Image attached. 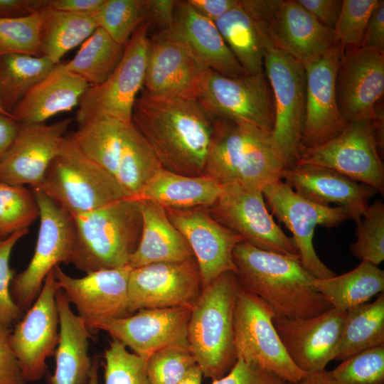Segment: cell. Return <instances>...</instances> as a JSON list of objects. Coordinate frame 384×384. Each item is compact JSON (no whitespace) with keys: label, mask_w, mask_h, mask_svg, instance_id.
<instances>
[{"label":"cell","mask_w":384,"mask_h":384,"mask_svg":"<svg viewBox=\"0 0 384 384\" xmlns=\"http://www.w3.org/2000/svg\"><path fill=\"white\" fill-rule=\"evenodd\" d=\"M104 384H150L146 359L113 338L105 352Z\"/></svg>","instance_id":"45"},{"label":"cell","mask_w":384,"mask_h":384,"mask_svg":"<svg viewBox=\"0 0 384 384\" xmlns=\"http://www.w3.org/2000/svg\"><path fill=\"white\" fill-rule=\"evenodd\" d=\"M203 376L200 367L196 365L178 384H201Z\"/></svg>","instance_id":"59"},{"label":"cell","mask_w":384,"mask_h":384,"mask_svg":"<svg viewBox=\"0 0 384 384\" xmlns=\"http://www.w3.org/2000/svg\"><path fill=\"white\" fill-rule=\"evenodd\" d=\"M4 238H3V237L0 235V240H2V239H4Z\"/></svg>","instance_id":"62"},{"label":"cell","mask_w":384,"mask_h":384,"mask_svg":"<svg viewBox=\"0 0 384 384\" xmlns=\"http://www.w3.org/2000/svg\"><path fill=\"white\" fill-rule=\"evenodd\" d=\"M45 9L26 17L0 18V57L10 54L43 55L41 28Z\"/></svg>","instance_id":"41"},{"label":"cell","mask_w":384,"mask_h":384,"mask_svg":"<svg viewBox=\"0 0 384 384\" xmlns=\"http://www.w3.org/2000/svg\"><path fill=\"white\" fill-rule=\"evenodd\" d=\"M71 118L51 124H20L17 135L0 162V182L38 187L58 154Z\"/></svg>","instance_id":"24"},{"label":"cell","mask_w":384,"mask_h":384,"mask_svg":"<svg viewBox=\"0 0 384 384\" xmlns=\"http://www.w3.org/2000/svg\"><path fill=\"white\" fill-rule=\"evenodd\" d=\"M58 289L53 269L46 276L38 296L11 334L10 343L26 382H36L43 376L46 360L57 346Z\"/></svg>","instance_id":"19"},{"label":"cell","mask_w":384,"mask_h":384,"mask_svg":"<svg viewBox=\"0 0 384 384\" xmlns=\"http://www.w3.org/2000/svg\"><path fill=\"white\" fill-rule=\"evenodd\" d=\"M222 186L217 201L206 208L218 222L260 250L299 258L292 238L269 213L262 188L236 183Z\"/></svg>","instance_id":"14"},{"label":"cell","mask_w":384,"mask_h":384,"mask_svg":"<svg viewBox=\"0 0 384 384\" xmlns=\"http://www.w3.org/2000/svg\"><path fill=\"white\" fill-rule=\"evenodd\" d=\"M213 120L205 174L221 186L236 183L262 189L282 180L285 166L271 133L245 122Z\"/></svg>","instance_id":"4"},{"label":"cell","mask_w":384,"mask_h":384,"mask_svg":"<svg viewBox=\"0 0 384 384\" xmlns=\"http://www.w3.org/2000/svg\"><path fill=\"white\" fill-rule=\"evenodd\" d=\"M298 1L321 24L334 31L343 0H298Z\"/></svg>","instance_id":"52"},{"label":"cell","mask_w":384,"mask_h":384,"mask_svg":"<svg viewBox=\"0 0 384 384\" xmlns=\"http://www.w3.org/2000/svg\"><path fill=\"white\" fill-rule=\"evenodd\" d=\"M28 232V229L18 231L0 240V324L8 326L18 322L23 316L11 295L10 286L16 274L10 268L9 260L16 242Z\"/></svg>","instance_id":"48"},{"label":"cell","mask_w":384,"mask_h":384,"mask_svg":"<svg viewBox=\"0 0 384 384\" xmlns=\"http://www.w3.org/2000/svg\"><path fill=\"white\" fill-rule=\"evenodd\" d=\"M169 219L189 244L203 287L226 272H235L233 252L243 239L218 222L206 208L166 209Z\"/></svg>","instance_id":"21"},{"label":"cell","mask_w":384,"mask_h":384,"mask_svg":"<svg viewBox=\"0 0 384 384\" xmlns=\"http://www.w3.org/2000/svg\"><path fill=\"white\" fill-rule=\"evenodd\" d=\"M235 274L242 289L260 297L277 318H309L330 306L313 288L314 278L299 258L260 250L245 241L233 250Z\"/></svg>","instance_id":"2"},{"label":"cell","mask_w":384,"mask_h":384,"mask_svg":"<svg viewBox=\"0 0 384 384\" xmlns=\"http://www.w3.org/2000/svg\"><path fill=\"white\" fill-rule=\"evenodd\" d=\"M37 188L71 216L131 197L112 174L87 158L70 137H65Z\"/></svg>","instance_id":"6"},{"label":"cell","mask_w":384,"mask_h":384,"mask_svg":"<svg viewBox=\"0 0 384 384\" xmlns=\"http://www.w3.org/2000/svg\"><path fill=\"white\" fill-rule=\"evenodd\" d=\"M59 319L56 366L50 384H89L92 360L88 355L90 331L83 319L73 313L60 289L55 293Z\"/></svg>","instance_id":"29"},{"label":"cell","mask_w":384,"mask_h":384,"mask_svg":"<svg viewBox=\"0 0 384 384\" xmlns=\"http://www.w3.org/2000/svg\"><path fill=\"white\" fill-rule=\"evenodd\" d=\"M346 311L330 308L309 318H277L276 331L292 362L306 374L325 370L331 361Z\"/></svg>","instance_id":"25"},{"label":"cell","mask_w":384,"mask_h":384,"mask_svg":"<svg viewBox=\"0 0 384 384\" xmlns=\"http://www.w3.org/2000/svg\"><path fill=\"white\" fill-rule=\"evenodd\" d=\"M98 358L95 357L92 359V364L90 372L89 384H98Z\"/></svg>","instance_id":"60"},{"label":"cell","mask_w":384,"mask_h":384,"mask_svg":"<svg viewBox=\"0 0 384 384\" xmlns=\"http://www.w3.org/2000/svg\"><path fill=\"white\" fill-rule=\"evenodd\" d=\"M343 50L336 43L323 56L304 64L306 108L303 148L329 141L341 133L348 124L339 111L336 92V74Z\"/></svg>","instance_id":"20"},{"label":"cell","mask_w":384,"mask_h":384,"mask_svg":"<svg viewBox=\"0 0 384 384\" xmlns=\"http://www.w3.org/2000/svg\"><path fill=\"white\" fill-rule=\"evenodd\" d=\"M215 23L245 74L253 75L264 71L266 40L241 0Z\"/></svg>","instance_id":"34"},{"label":"cell","mask_w":384,"mask_h":384,"mask_svg":"<svg viewBox=\"0 0 384 384\" xmlns=\"http://www.w3.org/2000/svg\"><path fill=\"white\" fill-rule=\"evenodd\" d=\"M75 242L70 258L89 273L129 265L142 233V201L128 197L97 210L72 216Z\"/></svg>","instance_id":"3"},{"label":"cell","mask_w":384,"mask_h":384,"mask_svg":"<svg viewBox=\"0 0 384 384\" xmlns=\"http://www.w3.org/2000/svg\"><path fill=\"white\" fill-rule=\"evenodd\" d=\"M267 42L306 64L337 43L333 31L316 21L298 0H241Z\"/></svg>","instance_id":"8"},{"label":"cell","mask_w":384,"mask_h":384,"mask_svg":"<svg viewBox=\"0 0 384 384\" xmlns=\"http://www.w3.org/2000/svg\"><path fill=\"white\" fill-rule=\"evenodd\" d=\"M97 16L99 27L126 46L136 28L146 21V0H105Z\"/></svg>","instance_id":"42"},{"label":"cell","mask_w":384,"mask_h":384,"mask_svg":"<svg viewBox=\"0 0 384 384\" xmlns=\"http://www.w3.org/2000/svg\"><path fill=\"white\" fill-rule=\"evenodd\" d=\"M11 332L9 326L0 324V384H26L10 343Z\"/></svg>","instance_id":"50"},{"label":"cell","mask_w":384,"mask_h":384,"mask_svg":"<svg viewBox=\"0 0 384 384\" xmlns=\"http://www.w3.org/2000/svg\"><path fill=\"white\" fill-rule=\"evenodd\" d=\"M125 46L116 42L105 30L98 27L81 45L63 69L85 80L90 86L105 81L121 60Z\"/></svg>","instance_id":"37"},{"label":"cell","mask_w":384,"mask_h":384,"mask_svg":"<svg viewBox=\"0 0 384 384\" xmlns=\"http://www.w3.org/2000/svg\"><path fill=\"white\" fill-rule=\"evenodd\" d=\"M157 34L185 44L211 70L228 77L245 74L215 23L196 12L186 1H176L171 27Z\"/></svg>","instance_id":"27"},{"label":"cell","mask_w":384,"mask_h":384,"mask_svg":"<svg viewBox=\"0 0 384 384\" xmlns=\"http://www.w3.org/2000/svg\"><path fill=\"white\" fill-rule=\"evenodd\" d=\"M274 374L259 366L237 359L230 370L211 384H284Z\"/></svg>","instance_id":"49"},{"label":"cell","mask_w":384,"mask_h":384,"mask_svg":"<svg viewBox=\"0 0 384 384\" xmlns=\"http://www.w3.org/2000/svg\"><path fill=\"white\" fill-rule=\"evenodd\" d=\"M0 113H1V114H4L11 115V114L6 112L1 107V105H0Z\"/></svg>","instance_id":"61"},{"label":"cell","mask_w":384,"mask_h":384,"mask_svg":"<svg viewBox=\"0 0 384 384\" xmlns=\"http://www.w3.org/2000/svg\"><path fill=\"white\" fill-rule=\"evenodd\" d=\"M176 1L146 0V21L149 29L152 26L156 29V33L167 31L172 26Z\"/></svg>","instance_id":"51"},{"label":"cell","mask_w":384,"mask_h":384,"mask_svg":"<svg viewBox=\"0 0 384 384\" xmlns=\"http://www.w3.org/2000/svg\"><path fill=\"white\" fill-rule=\"evenodd\" d=\"M378 0H343L334 31L336 42L343 49L361 46L365 31Z\"/></svg>","instance_id":"47"},{"label":"cell","mask_w":384,"mask_h":384,"mask_svg":"<svg viewBox=\"0 0 384 384\" xmlns=\"http://www.w3.org/2000/svg\"><path fill=\"white\" fill-rule=\"evenodd\" d=\"M149 23L142 22L125 46L119 64L102 83L90 86L82 96L75 119L78 126L96 116L128 123L137 95L144 86L149 38Z\"/></svg>","instance_id":"11"},{"label":"cell","mask_w":384,"mask_h":384,"mask_svg":"<svg viewBox=\"0 0 384 384\" xmlns=\"http://www.w3.org/2000/svg\"><path fill=\"white\" fill-rule=\"evenodd\" d=\"M132 123L164 169L185 176L206 174L214 120L197 100L137 97Z\"/></svg>","instance_id":"1"},{"label":"cell","mask_w":384,"mask_h":384,"mask_svg":"<svg viewBox=\"0 0 384 384\" xmlns=\"http://www.w3.org/2000/svg\"><path fill=\"white\" fill-rule=\"evenodd\" d=\"M361 46L384 52L383 0H378L370 15Z\"/></svg>","instance_id":"53"},{"label":"cell","mask_w":384,"mask_h":384,"mask_svg":"<svg viewBox=\"0 0 384 384\" xmlns=\"http://www.w3.org/2000/svg\"><path fill=\"white\" fill-rule=\"evenodd\" d=\"M313 288L331 308L341 311L369 302L384 292V271L361 261L353 270L331 278L314 279Z\"/></svg>","instance_id":"32"},{"label":"cell","mask_w":384,"mask_h":384,"mask_svg":"<svg viewBox=\"0 0 384 384\" xmlns=\"http://www.w3.org/2000/svg\"><path fill=\"white\" fill-rule=\"evenodd\" d=\"M336 92L339 111L347 123L373 118L384 93V52L362 46L343 52Z\"/></svg>","instance_id":"22"},{"label":"cell","mask_w":384,"mask_h":384,"mask_svg":"<svg viewBox=\"0 0 384 384\" xmlns=\"http://www.w3.org/2000/svg\"><path fill=\"white\" fill-rule=\"evenodd\" d=\"M132 268L102 269L73 277L58 266L53 268L56 283L78 310L90 332L104 323L132 314L129 309L128 280Z\"/></svg>","instance_id":"16"},{"label":"cell","mask_w":384,"mask_h":384,"mask_svg":"<svg viewBox=\"0 0 384 384\" xmlns=\"http://www.w3.org/2000/svg\"><path fill=\"white\" fill-rule=\"evenodd\" d=\"M97 12L73 13L46 8L41 28L43 55L58 64L65 53L83 43L99 27Z\"/></svg>","instance_id":"35"},{"label":"cell","mask_w":384,"mask_h":384,"mask_svg":"<svg viewBox=\"0 0 384 384\" xmlns=\"http://www.w3.org/2000/svg\"><path fill=\"white\" fill-rule=\"evenodd\" d=\"M33 188L40 210L36 245L28 265L14 275L10 286L13 300L23 312L38 296L50 271L60 263H70L75 242L72 216L40 188Z\"/></svg>","instance_id":"10"},{"label":"cell","mask_w":384,"mask_h":384,"mask_svg":"<svg viewBox=\"0 0 384 384\" xmlns=\"http://www.w3.org/2000/svg\"><path fill=\"white\" fill-rule=\"evenodd\" d=\"M263 69L272 91L274 122L272 141L285 169L296 164L302 149L306 108L304 65L269 44L265 48Z\"/></svg>","instance_id":"7"},{"label":"cell","mask_w":384,"mask_h":384,"mask_svg":"<svg viewBox=\"0 0 384 384\" xmlns=\"http://www.w3.org/2000/svg\"><path fill=\"white\" fill-rule=\"evenodd\" d=\"M284 384H331L325 377L323 370L321 372L308 374L300 382L297 383Z\"/></svg>","instance_id":"58"},{"label":"cell","mask_w":384,"mask_h":384,"mask_svg":"<svg viewBox=\"0 0 384 384\" xmlns=\"http://www.w3.org/2000/svg\"><path fill=\"white\" fill-rule=\"evenodd\" d=\"M384 345V293L346 311L331 361H343L366 350Z\"/></svg>","instance_id":"33"},{"label":"cell","mask_w":384,"mask_h":384,"mask_svg":"<svg viewBox=\"0 0 384 384\" xmlns=\"http://www.w3.org/2000/svg\"><path fill=\"white\" fill-rule=\"evenodd\" d=\"M282 179L297 193L315 203H334L346 209L356 225L366 214L370 198L378 191L370 186L329 168L311 164H295L284 169Z\"/></svg>","instance_id":"26"},{"label":"cell","mask_w":384,"mask_h":384,"mask_svg":"<svg viewBox=\"0 0 384 384\" xmlns=\"http://www.w3.org/2000/svg\"><path fill=\"white\" fill-rule=\"evenodd\" d=\"M39 215L33 192L24 186L0 182V235L3 238L28 230Z\"/></svg>","instance_id":"40"},{"label":"cell","mask_w":384,"mask_h":384,"mask_svg":"<svg viewBox=\"0 0 384 384\" xmlns=\"http://www.w3.org/2000/svg\"><path fill=\"white\" fill-rule=\"evenodd\" d=\"M203 289L194 257L181 262H159L131 270L128 297L132 314L141 309H192Z\"/></svg>","instance_id":"17"},{"label":"cell","mask_w":384,"mask_h":384,"mask_svg":"<svg viewBox=\"0 0 384 384\" xmlns=\"http://www.w3.org/2000/svg\"><path fill=\"white\" fill-rule=\"evenodd\" d=\"M49 0H0V18H17L33 15L47 8Z\"/></svg>","instance_id":"54"},{"label":"cell","mask_w":384,"mask_h":384,"mask_svg":"<svg viewBox=\"0 0 384 384\" xmlns=\"http://www.w3.org/2000/svg\"><path fill=\"white\" fill-rule=\"evenodd\" d=\"M19 126L12 116L0 113V162L14 142Z\"/></svg>","instance_id":"57"},{"label":"cell","mask_w":384,"mask_h":384,"mask_svg":"<svg viewBox=\"0 0 384 384\" xmlns=\"http://www.w3.org/2000/svg\"><path fill=\"white\" fill-rule=\"evenodd\" d=\"M105 0H49L48 8L73 13L97 11Z\"/></svg>","instance_id":"56"},{"label":"cell","mask_w":384,"mask_h":384,"mask_svg":"<svg viewBox=\"0 0 384 384\" xmlns=\"http://www.w3.org/2000/svg\"><path fill=\"white\" fill-rule=\"evenodd\" d=\"M197 100L213 119L245 122L272 133L274 98L264 71L228 77L210 70Z\"/></svg>","instance_id":"15"},{"label":"cell","mask_w":384,"mask_h":384,"mask_svg":"<svg viewBox=\"0 0 384 384\" xmlns=\"http://www.w3.org/2000/svg\"><path fill=\"white\" fill-rule=\"evenodd\" d=\"M323 373L331 384H384V345L361 352Z\"/></svg>","instance_id":"43"},{"label":"cell","mask_w":384,"mask_h":384,"mask_svg":"<svg viewBox=\"0 0 384 384\" xmlns=\"http://www.w3.org/2000/svg\"><path fill=\"white\" fill-rule=\"evenodd\" d=\"M271 307L241 289L233 314V342L237 359L259 366L284 382L297 383L306 375L288 356L276 331Z\"/></svg>","instance_id":"9"},{"label":"cell","mask_w":384,"mask_h":384,"mask_svg":"<svg viewBox=\"0 0 384 384\" xmlns=\"http://www.w3.org/2000/svg\"><path fill=\"white\" fill-rule=\"evenodd\" d=\"M55 64L47 57L10 54L0 57V105L11 114L37 82L46 78Z\"/></svg>","instance_id":"39"},{"label":"cell","mask_w":384,"mask_h":384,"mask_svg":"<svg viewBox=\"0 0 384 384\" xmlns=\"http://www.w3.org/2000/svg\"><path fill=\"white\" fill-rule=\"evenodd\" d=\"M128 123L96 116L78 126L70 137L87 158L115 177Z\"/></svg>","instance_id":"36"},{"label":"cell","mask_w":384,"mask_h":384,"mask_svg":"<svg viewBox=\"0 0 384 384\" xmlns=\"http://www.w3.org/2000/svg\"><path fill=\"white\" fill-rule=\"evenodd\" d=\"M191 314V309L186 307L141 309L128 316L110 320L98 330L107 332L147 360L164 348L189 347L187 329Z\"/></svg>","instance_id":"23"},{"label":"cell","mask_w":384,"mask_h":384,"mask_svg":"<svg viewBox=\"0 0 384 384\" xmlns=\"http://www.w3.org/2000/svg\"><path fill=\"white\" fill-rule=\"evenodd\" d=\"M162 169L149 144L132 122L128 123L115 176L119 184L137 198Z\"/></svg>","instance_id":"38"},{"label":"cell","mask_w":384,"mask_h":384,"mask_svg":"<svg viewBox=\"0 0 384 384\" xmlns=\"http://www.w3.org/2000/svg\"><path fill=\"white\" fill-rule=\"evenodd\" d=\"M373 118L350 122L337 136L321 144L303 148L296 164L333 169L384 194V165Z\"/></svg>","instance_id":"13"},{"label":"cell","mask_w":384,"mask_h":384,"mask_svg":"<svg viewBox=\"0 0 384 384\" xmlns=\"http://www.w3.org/2000/svg\"><path fill=\"white\" fill-rule=\"evenodd\" d=\"M196 365L189 347L174 346L151 354L146 372L150 384H178Z\"/></svg>","instance_id":"46"},{"label":"cell","mask_w":384,"mask_h":384,"mask_svg":"<svg viewBox=\"0 0 384 384\" xmlns=\"http://www.w3.org/2000/svg\"><path fill=\"white\" fill-rule=\"evenodd\" d=\"M262 193L272 215L292 233L302 267L316 279L336 275L319 257L313 239L316 226H338L350 219L348 211L342 207L321 206L306 199L282 180L265 185Z\"/></svg>","instance_id":"12"},{"label":"cell","mask_w":384,"mask_h":384,"mask_svg":"<svg viewBox=\"0 0 384 384\" xmlns=\"http://www.w3.org/2000/svg\"><path fill=\"white\" fill-rule=\"evenodd\" d=\"M223 186L212 177L185 176L162 169L137 198L165 209L208 208L218 198Z\"/></svg>","instance_id":"31"},{"label":"cell","mask_w":384,"mask_h":384,"mask_svg":"<svg viewBox=\"0 0 384 384\" xmlns=\"http://www.w3.org/2000/svg\"><path fill=\"white\" fill-rule=\"evenodd\" d=\"M89 87L85 80L63 69L58 63L28 91L11 114L19 124L44 123L51 117L78 106Z\"/></svg>","instance_id":"28"},{"label":"cell","mask_w":384,"mask_h":384,"mask_svg":"<svg viewBox=\"0 0 384 384\" xmlns=\"http://www.w3.org/2000/svg\"><path fill=\"white\" fill-rule=\"evenodd\" d=\"M209 71L185 44L154 34L149 39L144 93L156 99L197 100Z\"/></svg>","instance_id":"18"},{"label":"cell","mask_w":384,"mask_h":384,"mask_svg":"<svg viewBox=\"0 0 384 384\" xmlns=\"http://www.w3.org/2000/svg\"><path fill=\"white\" fill-rule=\"evenodd\" d=\"M242 288L234 272L203 287L188 324L189 348L203 375L213 381L226 375L237 361L233 314Z\"/></svg>","instance_id":"5"},{"label":"cell","mask_w":384,"mask_h":384,"mask_svg":"<svg viewBox=\"0 0 384 384\" xmlns=\"http://www.w3.org/2000/svg\"><path fill=\"white\" fill-rule=\"evenodd\" d=\"M186 1L196 12L215 23L235 6L239 0H187Z\"/></svg>","instance_id":"55"},{"label":"cell","mask_w":384,"mask_h":384,"mask_svg":"<svg viewBox=\"0 0 384 384\" xmlns=\"http://www.w3.org/2000/svg\"><path fill=\"white\" fill-rule=\"evenodd\" d=\"M356 240L350 245L353 255L378 266L384 260V203L378 199L369 205L357 224Z\"/></svg>","instance_id":"44"},{"label":"cell","mask_w":384,"mask_h":384,"mask_svg":"<svg viewBox=\"0 0 384 384\" xmlns=\"http://www.w3.org/2000/svg\"><path fill=\"white\" fill-rule=\"evenodd\" d=\"M141 201L142 233L128 265L134 269L154 263L181 262L194 257L187 240L169 219L166 209Z\"/></svg>","instance_id":"30"}]
</instances>
